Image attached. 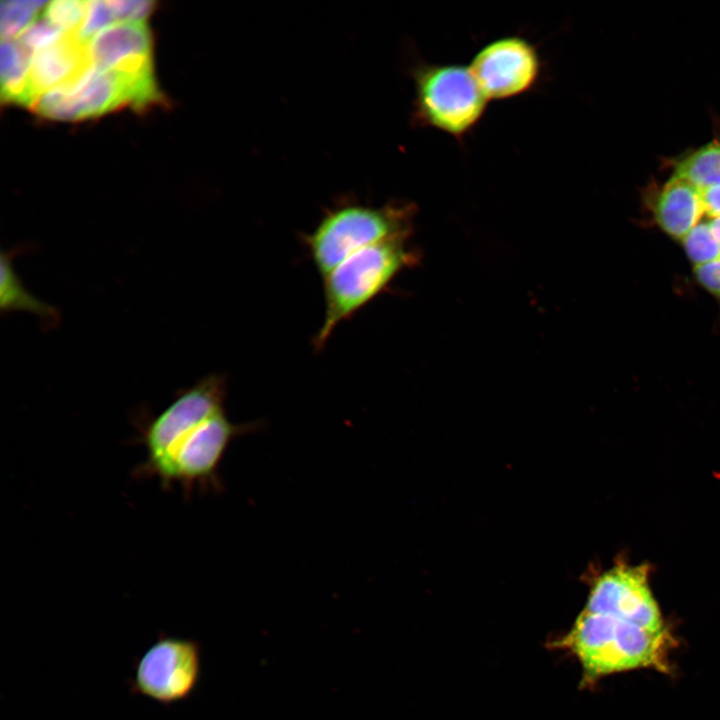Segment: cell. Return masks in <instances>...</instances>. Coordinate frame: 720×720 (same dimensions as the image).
Listing matches in <instances>:
<instances>
[{
	"instance_id": "cell-1",
	"label": "cell",
	"mask_w": 720,
	"mask_h": 720,
	"mask_svg": "<svg viewBox=\"0 0 720 720\" xmlns=\"http://www.w3.org/2000/svg\"><path fill=\"white\" fill-rule=\"evenodd\" d=\"M227 378L211 374L175 393L157 415L141 414L137 441L145 459L136 478L158 480L161 487L193 493L223 490L219 467L231 443L263 428L262 421L232 422L225 412Z\"/></svg>"
},
{
	"instance_id": "cell-2",
	"label": "cell",
	"mask_w": 720,
	"mask_h": 720,
	"mask_svg": "<svg viewBox=\"0 0 720 720\" xmlns=\"http://www.w3.org/2000/svg\"><path fill=\"white\" fill-rule=\"evenodd\" d=\"M668 631L652 632L621 618L583 610L558 646L573 653L582 666L584 685L637 668L669 672Z\"/></svg>"
},
{
	"instance_id": "cell-3",
	"label": "cell",
	"mask_w": 720,
	"mask_h": 720,
	"mask_svg": "<svg viewBox=\"0 0 720 720\" xmlns=\"http://www.w3.org/2000/svg\"><path fill=\"white\" fill-rule=\"evenodd\" d=\"M408 238L363 248L337 265L323 279L324 316L313 346L321 350L333 331L385 291L397 275L416 264L418 255Z\"/></svg>"
},
{
	"instance_id": "cell-4",
	"label": "cell",
	"mask_w": 720,
	"mask_h": 720,
	"mask_svg": "<svg viewBox=\"0 0 720 720\" xmlns=\"http://www.w3.org/2000/svg\"><path fill=\"white\" fill-rule=\"evenodd\" d=\"M415 206L392 201L374 207L344 201L326 210L314 229L302 236L322 278L355 252L390 239L409 238Z\"/></svg>"
},
{
	"instance_id": "cell-5",
	"label": "cell",
	"mask_w": 720,
	"mask_h": 720,
	"mask_svg": "<svg viewBox=\"0 0 720 720\" xmlns=\"http://www.w3.org/2000/svg\"><path fill=\"white\" fill-rule=\"evenodd\" d=\"M412 120L462 140L482 119L488 99L470 68L460 64L421 63L412 71Z\"/></svg>"
},
{
	"instance_id": "cell-6",
	"label": "cell",
	"mask_w": 720,
	"mask_h": 720,
	"mask_svg": "<svg viewBox=\"0 0 720 720\" xmlns=\"http://www.w3.org/2000/svg\"><path fill=\"white\" fill-rule=\"evenodd\" d=\"M201 645L191 638L159 632L133 661L127 683L131 695L170 707L189 699L201 676Z\"/></svg>"
},
{
	"instance_id": "cell-7",
	"label": "cell",
	"mask_w": 720,
	"mask_h": 720,
	"mask_svg": "<svg viewBox=\"0 0 720 720\" xmlns=\"http://www.w3.org/2000/svg\"><path fill=\"white\" fill-rule=\"evenodd\" d=\"M488 100H506L535 87L542 62L537 48L520 36H505L483 46L469 66Z\"/></svg>"
},
{
	"instance_id": "cell-8",
	"label": "cell",
	"mask_w": 720,
	"mask_h": 720,
	"mask_svg": "<svg viewBox=\"0 0 720 720\" xmlns=\"http://www.w3.org/2000/svg\"><path fill=\"white\" fill-rule=\"evenodd\" d=\"M648 579L645 564L613 567L594 582L584 610L609 614L652 632L667 631Z\"/></svg>"
},
{
	"instance_id": "cell-9",
	"label": "cell",
	"mask_w": 720,
	"mask_h": 720,
	"mask_svg": "<svg viewBox=\"0 0 720 720\" xmlns=\"http://www.w3.org/2000/svg\"><path fill=\"white\" fill-rule=\"evenodd\" d=\"M65 121L84 120L131 106L126 86L111 70L90 66L77 80L62 86Z\"/></svg>"
},
{
	"instance_id": "cell-10",
	"label": "cell",
	"mask_w": 720,
	"mask_h": 720,
	"mask_svg": "<svg viewBox=\"0 0 720 720\" xmlns=\"http://www.w3.org/2000/svg\"><path fill=\"white\" fill-rule=\"evenodd\" d=\"M90 66L87 45L76 33H65L57 42L36 51L30 61V106L44 92L74 82Z\"/></svg>"
},
{
	"instance_id": "cell-11",
	"label": "cell",
	"mask_w": 720,
	"mask_h": 720,
	"mask_svg": "<svg viewBox=\"0 0 720 720\" xmlns=\"http://www.w3.org/2000/svg\"><path fill=\"white\" fill-rule=\"evenodd\" d=\"M648 206L656 225L680 241L705 213L700 190L674 175L654 191Z\"/></svg>"
},
{
	"instance_id": "cell-12",
	"label": "cell",
	"mask_w": 720,
	"mask_h": 720,
	"mask_svg": "<svg viewBox=\"0 0 720 720\" xmlns=\"http://www.w3.org/2000/svg\"><path fill=\"white\" fill-rule=\"evenodd\" d=\"M90 64L103 70L141 58L152 57V36L144 22L123 21L113 24L87 43Z\"/></svg>"
},
{
	"instance_id": "cell-13",
	"label": "cell",
	"mask_w": 720,
	"mask_h": 720,
	"mask_svg": "<svg viewBox=\"0 0 720 720\" xmlns=\"http://www.w3.org/2000/svg\"><path fill=\"white\" fill-rule=\"evenodd\" d=\"M22 251L23 248H12L1 253V312H29L39 317L44 327H55L60 320L59 311L32 295L15 272L13 259Z\"/></svg>"
},
{
	"instance_id": "cell-14",
	"label": "cell",
	"mask_w": 720,
	"mask_h": 720,
	"mask_svg": "<svg viewBox=\"0 0 720 720\" xmlns=\"http://www.w3.org/2000/svg\"><path fill=\"white\" fill-rule=\"evenodd\" d=\"M0 61L3 102L30 106L31 55L17 40H2Z\"/></svg>"
},
{
	"instance_id": "cell-15",
	"label": "cell",
	"mask_w": 720,
	"mask_h": 720,
	"mask_svg": "<svg viewBox=\"0 0 720 720\" xmlns=\"http://www.w3.org/2000/svg\"><path fill=\"white\" fill-rule=\"evenodd\" d=\"M673 175L699 190L720 186V141L707 143L677 160Z\"/></svg>"
},
{
	"instance_id": "cell-16",
	"label": "cell",
	"mask_w": 720,
	"mask_h": 720,
	"mask_svg": "<svg viewBox=\"0 0 720 720\" xmlns=\"http://www.w3.org/2000/svg\"><path fill=\"white\" fill-rule=\"evenodd\" d=\"M45 1H2L0 31L2 40H12L37 20Z\"/></svg>"
},
{
	"instance_id": "cell-17",
	"label": "cell",
	"mask_w": 720,
	"mask_h": 720,
	"mask_svg": "<svg viewBox=\"0 0 720 720\" xmlns=\"http://www.w3.org/2000/svg\"><path fill=\"white\" fill-rule=\"evenodd\" d=\"M680 242L695 267L720 258V244L714 237L708 220L700 221Z\"/></svg>"
},
{
	"instance_id": "cell-18",
	"label": "cell",
	"mask_w": 720,
	"mask_h": 720,
	"mask_svg": "<svg viewBox=\"0 0 720 720\" xmlns=\"http://www.w3.org/2000/svg\"><path fill=\"white\" fill-rule=\"evenodd\" d=\"M87 1L57 0L48 2L42 18L64 33H76L86 14Z\"/></svg>"
},
{
	"instance_id": "cell-19",
	"label": "cell",
	"mask_w": 720,
	"mask_h": 720,
	"mask_svg": "<svg viewBox=\"0 0 720 720\" xmlns=\"http://www.w3.org/2000/svg\"><path fill=\"white\" fill-rule=\"evenodd\" d=\"M117 20L110 1H87L85 18L76 32L80 42L87 43Z\"/></svg>"
},
{
	"instance_id": "cell-20",
	"label": "cell",
	"mask_w": 720,
	"mask_h": 720,
	"mask_svg": "<svg viewBox=\"0 0 720 720\" xmlns=\"http://www.w3.org/2000/svg\"><path fill=\"white\" fill-rule=\"evenodd\" d=\"M64 34L60 29L42 18L37 19L22 32L17 37V41L32 56L36 51L57 42Z\"/></svg>"
},
{
	"instance_id": "cell-21",
	"label": "cell",
	"mask_w": 720,
	"mask_h": 720,
	"mask_svg": "<svg viewBox=\"0 0 720 720\" xmlns=\"http://www.w3.org/2000/svg\"><path fill=\"white\" fill-rule=\"evenodd\" d=\"M117 20L144 22V19L154 9L153 1H110Z\"/></svg>"
},
{
	"instance_id": "cell-22",
	"label": "cell",
	"mask_w": 720,
	"mask_h": 720,
	"mask_svg": "<svg viewBox=\"0 0 720 720\" xmlns=\"http://www.w3.org/2000/svg\"><path fill=\"white\" fill-rule=\"evenodd\" d=\"M696 281L720 301V258L693 269Z\"/></svg>"
},
{
	"instance_id": "cell-23",
	"label": "cell",
	"mask_w": 720,
	"mask_h": 720,
	"mask_svg": "<svg viewBox=\"0 0 720 720\" xmlns=\"http://www.w3.org/2000/svg\"><path fill=\"white\" fill-rule=\"evenodd\" d=\"M704 212L710 217L720 216V186L700 190Z\"/></svg>"
},
{
	"instance_id": "cell-24",
	"label": "cell",
	"mask_w": 720,
	"mask_h": 720,
	"mask_svg": "<svg viewBox=\"0 0 720 720\" xmlns=\"http://www.w3.org/2000/svg\"><path fill=\"white\" fill-rule=\"evenodd\" d=\"M708 223H709L710 229H711L714 237L716 238V240H717L718 243L720 244V216H719V217L710 218V219L708 220Z\"/></svg>"
}]
</instances>
